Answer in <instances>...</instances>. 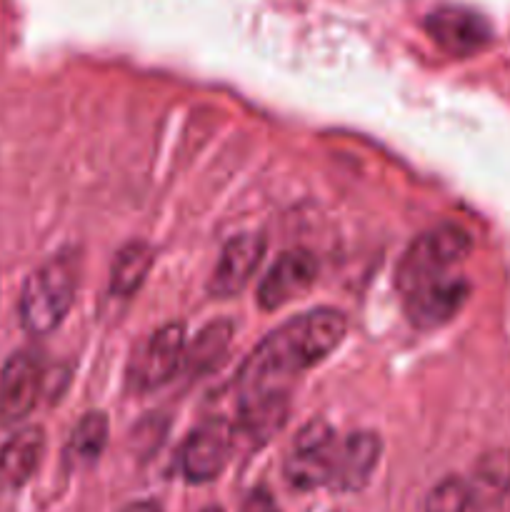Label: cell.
<instances>
[{
  "mask_svg": "<svg viewBox=\"0 0 510 512\" xmlns=\"http://www.w3.org/2000/svg\"><path fill=\"white\" fill-rule=\"evenodd\" d=\"M425 30L440 50L450 55H473L493 38L490 23L480 13L460 5H445L425 18Z\"/></svg>",
  "mask_w": 510,
  "mask_h": 512,
  "instance_id": "8",
  "label": "cell"
},
{
  "mask_svg": "<svg viewBox=\"0 0 510 512\" xmlns=\"http://www.w3.org/2000/svg\"><path fill=\"white\" fill-rule=\"evenodd\" d=\"M473 503L493 505L510 493V450L498 448L485 453L475 463L473 480H470Z\"/></svg>",
  "mask_w": 510,
  "mask_h": 512,
  "instance_id": "16",
  "label": "cell"
},
{
  "mask_svg": "<svg viewBox=\"0 0 510 512\" xmlns=\"http://www.w3.org/2000/svg\"><path fill=\"white\" fill-rule=\"evenodd\" d=\"M468 283L453 273L438 275L425 283L415 285L405 295V313H408L410 323L418 328H438V325L448 323L458 310L463 308L468 300Z\"/></svg>",
  "mask_w": 510,
  "mask_h": 512,
  "instance_id": "7",
  "label": "cell"
},
{
  "mask_svg": "<svg viewBox=\"0 0 510 512\" xmlns=\"http://www.w3.org/2000/svg\"><path fill=\"white\" fill-rule=\"evenodd\" d=\"M470 250H473V240L460 225H438L413 240V245L405 250L395 270V283L403 293H408L425 280L450 273V268L468 258Z\"/></svg>",
  "mask_w": 510,
  "mask_h": 512,
  "instance_id": "3",
  "label": "cell"
},
{
  "mask_svg": "<svg viewBox=\"0 0 510 512\" xmlns=\"http://www.w3.org/2000/svg\"><path fill=\"white\" fill-rule=\"evenodd\" d=\"M155 263V253L148 243L143 240H133V243L123 245L118 250L110 268V295L115 298H130L138 293L140 285L148 278L150 268Z\"/></svg>",
  "mask_w": 510,
  "mask_h": 512,
  "instance_id": "15",
  "label": "cell"
},
{
  "mask_svg": "<svg viewBox=\"0 0 510 512\" xmlns=\"http://www.w3.org/2000/svg\"><path fill=\"white\" fill-rule=\"evenodd\" d=\"M383 445L375 433L360 430V433L348 435L343 443L335 448L333 473H330V488L338 493H355L368 485L375 465H378Z\"/></svg>",
  "mask_w": 510,
  "mask_h": 512,
  "instance_id": "11",
  "label": "cell"
},
{
  "mask_svg": "<svg viewBox=\"0 0 510 512\" xmlns=\"http://www.w3.org/2000/svg\"><path fill=\"white\" fill-rule=\"evenodd\" d=\"M348 333L343 313L330 308L310 310L280 325L250 353L240 370V385L250 388H280V380L300 375L328 358Z\"/></svg>",
  "mask_w": 510,
  "mask_h": 512,
  "instance_id": "1",
  "label": "cell"
},
{
  "mask_svg": "<svg viewBox=\"0 0 510 512\" xmlns=\"http://www.w3.org/2000/svg\"><path fill=\"white\" fill-rule=\"evenodd\" d=\"M290 400L285 388H250L240 400V430L255 445H263L288 420Z\"/></svg>",
  "mask_w": 510,
  "mask_h": 512,
  "instance_id": "13",
  "label": "cell"
},
{
  "mask_svg": "<svg viewBox=\"0 0 510 512\" xmlns=\"http://www.w3.org/2000/svg\"><path fill=\"white\" fill-rule=\"evenodd\" d=\"M265 255V240L260 235H238L220 253L208 293L215 298H233L250 283Z\"/></svg>",
  "mask_w": 510,
  "mask_h": 512,
  "instance_id": "12",
  "label": "cell"
},
{
  "mask_svg": "<svg viewBox=\"0 0 510 512\" xmlns=\"http://www.w3.org/2000/svg\"><path fill=\"white\" fill-rule=\"evenodd\" d=\"M470 505H473L470 485L460 478H445L430 490L425 512H468Z\"/></svg>",
  "mask_w": 510,
  "mask_h": 512,
  "instance_id": "19",
  "label": "cell"
},
{
  "mask_svg": "<svg viewBox=\"0 0 510 512\" xmlns=\"http://www.w3.org/2000/svg\"><path fill=\"white\" fill-rule=\"evenodd\" d=\"M108 445V418L105 413H88L65 445V460L75 468H88L103 455Z\"/></svg>",
  "mask_w": 510,
  "mask_h": 512,
  "instance_id": "17",
  "label": "cell"
},
{
  "mask_svg": "<svg viewBox=\"0 0 510 512\" xmlns=\"http://www.w3.org/2000/svg\"><path fill=\"white\" fill-rule=\"evenodd\" d=\"M335 448H338V440L328 423L313 420L305 425L285 460V480L290 483V488L315 490L328 485L330 473H333Z\"/></svg>",
  "mask_w": 510,
  "mask_h": 512,
  "instance_id": "4",
  "label": "cell"
},
{
  "mask_svg": "<svg viewBox=\"0 0 510 512\" xmlns=\"http://www.w3.org/2000/svg\"><path fill=\"white\" fill-rule=\"evenodd\" d=\"M45 453L43 430L30 425L18 430L0 448V490H18L28 483L38 470Z\"/></svg>",
  "mask_w": 510,
  "mask_h": 512,
  "instance_id": "14",
  "label": "cell"
},
{
  "mask_svg": "<svg viewBox=\"0 0 510 512\" xmlns=\"http://www.w3.org/2000/svg\"><path fill=\"white\" fill-rule=\"evenodd\" d=\"M318 278V260L308 250H290L280 255L258 288V305L263 310H278L290 300L308 293Z\"/></svg>",
  "mask_w": 510,
  "mask_h": 512,
  "instance_id": "10",
  "label": "cell"
},
{
  "mask_svg": "<svg viewBox=\"0 0 510 512\" xmlns=\"http://www.w3.org/2000/svg\"><path fill=\"white\" fill-rule=\"evenodd\" d=\"M120 512H163L158 503L153 500H140V503H130L128 508H123Z\"/></svg>",
  "mask_w": 510,
  "mask_h": 512,
  "instance_id": "21",
  "label": "cell"
},
{
  "mask_svg": "<svg viewBox=\"0 0 510 512\" xmlns=\"http://www.w3.org/2000/svg\"><path fill=\"white\" fill-rule=\"evenodd\" d=\"M78 288L73 255H55L25 280L20 293V323L30 335H48L70 313Z\"/></svg>",
  "mask_w": 510,
  "mask_h": 512,
  "instance_id": "2",
  "label": "cell"
},
{
  "mask_svg": "<svg viewBox=\"0 0 510 512\" xmlns=\"http://www.w3.org/2000/svg\"><path fill=\"white\" fill-rule=\"evenodd\" d=\"M230 333H233V325H230L228 320H220V323H213L205 330H200L193 348L185 353V360H188L190 370L203 373V370L213 368V365L223 358L225 350H228Z\"/></svg>",
  "mask_w": 510,
  "mask_h": 512,
  "instance_id": "18",
  "label": "cell"
},
{
  "mask_svg": "<svg viewBox=\"0 0 510 512\" xmlns=\"http://www.w3.org/2000/svg\"><path fill=\"white\" fill-rule=\"evenodd\" d=\"M185 360V328L170 323L155 330L148 343L135 353L130 365V385L138 393L160 388L178 373L180 363Z\"/></svg>",
  "mask_w": 510,
  "mask_h": 512,
  "instance_id": "5",
  "label": "cell"
},
{
  "mask_svg": "<svg viewBox=\"0 0 510 512\" xmlns=\"http://www.w3.org/2000/svg\"><path fill=\"white\" fill-rule=\"evenodd\" d=\"M243 512H278V505L270 498V493H265V490H253V493L248 495V500H245Z\"/></svg>",
  "mask_w": 510,
  "mask_h": 512,
  "instance_id": "20",
  "label": "cell"
},
{
  "mask_svg": "<svg viewBox=\"0 0 510 512\" xmlns=\"http://www.w3.org/2000/svg\"><path fill=\"white\" fill-rule=\"evenodd\" d=\"M43 385V365L38 355L15 353L0 370V423H20L35 408Z\"/></svg>",
  "mask_w": 510,
  "mask_h": 512,
  "instance_id": "9",
  "label": "cell"
},
{
  "mask_svg": "<svg viewBox=\"0 0 510 512\" xmlns=\"http://www.w3.org/2000/svg\"><path fill=\"white\" fill-rule=\"evenodd\" d=\"M233 450V428L225 420H208L185 440L180 468L188 483L203 485L225 470Z\"/></svg>",
  "mask_w": 510,
  "mask_h": 512,
  "instance_id": "6",
  "label": "cell"
},
{
  "mask_svg": "<svg viewBox=\"0 0 510 512\" xmlns=\"http://www.w3.org/2000/svg\"><path fill=\"white\" fill-rule=\"evenodd\" d=\"M203 512H225L223 508H205Z\"/></svg>",
  "mask_w": 510,
  "mask_h": 512,
  "instance_id": "22",
  "label": "cell"
}]
</instances>
